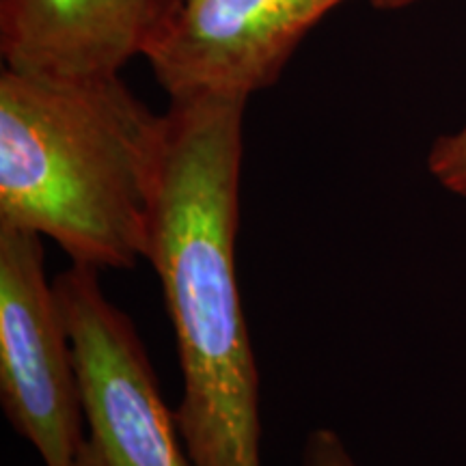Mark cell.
<instances>
[{
    "instance_id": "277c9868",
    "label": "cell",
    "mask_w": 466,
    "mask_h": 466,
    "mask_svg": "<svg viewBox=\"0 0 466 466\" xmlns=\"http://www.w3.org/2000/svg\"><path fill=\"white\" fill-rule=\"evenodd\" d=\"M0 406L46 466H74L85 412L42 236L0 227Z\"/></svg>"
},
{
    "instance_id": "ba28073f",
    "label": "cell",
    "mask_w": 466,
    "mask_h": 466,
    "mask_svg": "<svg viewBox=\"0 0 466 466\" xmlns=\"http://www.w3.org/2000/svg\"><path fill=\"white\" fill-rule=\"evenodd\" d=\"M300 466H360L335 430L318 428L302 445Z\"/></svg>"
},
{
    "instance_id": "9c48e42d",
    "label": "cell",
    "mask_w": 466,
    "mask_h": 466,
    "mask_svg": "<svg viewBox=\"0 0 466 466\" xmlns=\"http://www.w3.org/2000/svg\"><path fill=\"white\" fill-rule=\"evenodd\" d=\"M371 7L382 9V11H395V9H406L410 5L421 3V0H370Z\"/></svg>"
},
{
    "instance_id": "8992f818",
    "label": "cell",
    "mask_w": 466,
    "mask_h": 466,
    "mask_svg": "<svg viewBox=\"0 0 466 466\" xmlns=\"http://www.w3.org/2000/svg\"><path fill=\"white\" fill-rule=\"evenodd\" d=\"M182 0H0L5 67L55 76L121 74Z\"/></svg>"
},
{
    "instance_id": "52a82bcc",
    "label": "cell",
    "mask_w": 466,
    "mask_h": 466,
    "mask_svg": "<svg viewBox=\"0 0 466 466\" xmlns=\"http://www.w3.org/2000/svg\"><path fill=\"white\" fill-rule=\"evenodd\" d=\"M428 171L442 188L466 199V124L436 138L428 151Z\"/></svg>"
},
{
    "instance_id": "5b68a950",
    "label": "cell",
    "mask_w": 466,
    "mask_h": 466,
    "mask_svg": "<svg viewBox=\"0 0 466 466\" xmlns=\"http://www.w3.org/2000/svg\"><path fill=\"white\" fill-rule=\"evenodd\" d=\"M346 0H182L143 58L168 100L270 89L307 33Z\"/></svg>"
},
{
    "instance_id": "6da1fadb",
    "label": "cell",
    "mask_w": 466,
    "mask_h": 466,
    "mask_svg": "<svg viewBox=\"0 0 466 466\" xmlns=\"http://www.w3.org/2000/svg\"><path fill=\"white\" fill-rule=\"evenodd\" d=\"M247 97L171 100L147 261L177 343L179 434L195 466H261L259 371L238 283Z\"/></svg>"
},
{
    "instance_id": "7a4b0ae2",
    "label": "cell",
    "mask_w": 466,
    "mask_h": 466,
    "mask_svg": "<svg viewBox=\"0 0 466 466\" xmlns=\"http://www.w3.org/2000/svg\"><path fill=\"white\" fill-rule=\"evenodd\" d=\"M165 115L119 74L0 72V227L50 238L72 264L147 259Z\"/></svg>"
},
{
    "instance_id": "3957f363",
    "label": "cell",
    "mask_w": 466,
    "mask_h": 466,
    "mask_svg": "<svg viewBox=\"0 0 466 466\" xmlns=\"http://www.w3.org/2000/svg\"><path fill=\"white\" fill-rule=\"evenodd\" d=\"M52 285L83 395L85 439L74 466H195L147 348L106 299L100 270L72 264Z\"/></svg>"
}]
</instances>
